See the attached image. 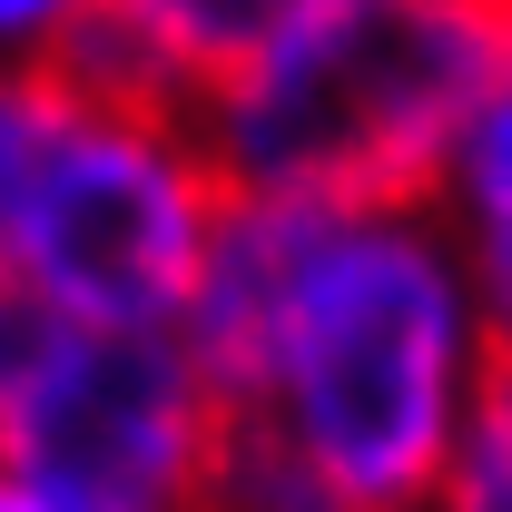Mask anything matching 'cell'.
Returning a JSON list of instances; mask_svg holds the SVG:
<instances>
[{
    "label": "cell",
    "instance_id": "1",
    "mask_svg": "<svg viewBox=\"0 0 512 512\" xmlns=\"http://www.w3.org/2000/svg\"><path fill=\"white\" fill-rule=\"evenodd\" d=\"M178 345L217 424L256 434L325 512H434L483 365V296L444 207L325 217L227 197Z\"/></svg>",
    "mask_w": 512,
    "mask_h": 512
},
{
    "label": "cell",
    "instance_id": "8",
    "mask_svg": "<svg viewBox=\"0 0 512 512\" xmlns=\"http://www.w3.org/2000/svg\"><path fill=\"white\" fill-rule=\"evenodd\" d=\"M79 109V79L50 60H0V237H10V217H20V197L40 178V158H50V138L69 128Z\"/></svg>",
    "mask_w": 512,
    "mask_h": 512
},
{
    "label": "cell",
    "instance_id": "9",
    "mask_svg": "<svg viewBox=\"0 0 512 512\" xmlns=\"http://www.w3.org/2000/svg\"><path fill=\"white\" fill-rule=\"evenodd\" d=\"M99 20V0H0V60H60Z\"/></svg>",
    "mask_w": 512,
    "mask_h": 512
},
{
    "label": "cell",
    "instance_id": "7",
    "mask_svg": "<svg viewBox=\"0 0 512 512\" xmlns=\"http://www.w3.org/2000/svg\"><path fill=\"white\" fill-rule=\"evenodd\" d=\"M434 512H512V335L493 325H483V365L463 394V434H453Z\"/></svg>",
    "mask_w": 512,
    "mask_h": 512
},
{
    "label": "cell",
    "instance_id": "6",
    "mask_svg": "<svg viewBox=\"0 0 512 512\" xmlns=\"http://www.w3.org/2000/svg\"><path fill=\"white\" fill-rule=\"evenodd\" d=\"M444 227L463 237V266H473V296H483V325L512 335V69L493 89V109L473 119L463 158L444 178Z\"/></svg>",
    "mask_w": 512,
    "mask_h": 512
},
{
    "label": "cell",
    "instance_id": "4",
    "mask_svg": "<svg viewBox=\"0 0 512 512\" xmlns=\"http://www.w3.org/2000/svg\"><path fill=\"white\" fill-rule=\"evenodd\" d=\"M0 473L50 512H207L217 394L178 335H79L0 424Z\"/></svg>",
    "mask_w": 512,
    "mask_h": 512
},
{
    "label": "cell",
    "instance_id": "5",
    "mask_svg": "<svg viewBox=\"0 0 512 512\" xmlns=\"http://www.w3.org/2000/svg\"><path fill=\"white\" fill-rule=\"evenodd\" d=\"M316 0H99V20L50 69L99 99H138L168 119H207Z\"/></svg>",
    "mask_w": 512,
    "mask_h": 512
},
{
    "label": "cell",
    "instance_id": "10",
    "mask_svg": "<svg viewBox=\"0 0 512 512\" xmlns=\"http://www.w3.org/2000/svg\"><path fill=\"white\" fill-rule=\"evenodd\" d=\"M0 512H50V503H40L30 483H10V473H0Z\"/></svg>",
    "mask_w": 512,
    "mask_h": 512
},
{
    "label": "cell",
    "instance_id": "3",
    "mask_svg": "<svg viewBox=\"0 0 512 512\" xmlns=\"http://www.w3.org/2000/svg\"><path fill=\"white\" fill-rule=\"evenodd\" d=\"M217 217H227V178L197 119L79 89L0 237V276H20L79 335H178Z\"/></svg>",
    "mask_w": 512,
    "mask_h": 512
},
{
    "label": "cell",
    "instance_id": "2",
    "mask_svg": "<svg viewBox=\"0 0 512 512\" xmlns=\"http://www.w3.org/2000/svg\"><path fill=\"white\" fill-rule=\"evenodd\" d=\"M512 69V0H316L197 119L227 197L266 207H434Z\"/></svg>",
    "mask_w": 512,
    "mask_h": 512
}]
</instances>
